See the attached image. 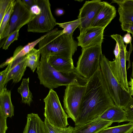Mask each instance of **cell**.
I'll return each instance as SVG.
<instances>
[{
  "label": "cell",
  "instance_id": "obj_31",
  "mask_svg": "<svg viewBox=\"0 0 133 133\" xmlns=\"http://www.w3.org/2000/svg\"><path fill=\"white\" fill-rule=\"evenodd\" d=\"M124 110L126 113L127 121L133 123V98Z\"/></svg>",
  "mask_w": 133,
  "mask_h": 133
},
{
  "label": "cell",
  "instance_id": "obj_15",
  "mask_svg": "<svg viewBox=\"0 0 133 133\" xmlns=\"http://www.w3.org/2000/svg\"><path fill=\"white\" fill-rule=\"evenodd\" d=\"M113 123L101 118L74 127L72 133H97Z\"/></svg>",
  "mask_w": 133,
  "mask_h": 133
},
{
  "label": "cell",
  "instance_id": "obj_39",
  "mask_svg": "<svg viewBox=\"0 0 133 133\" xmlns=\"http://www.w3.org/2000/svg\"><path fill=\"white\" fill-rule=\"evenodd\" d=\"M131 78L133 79V62L132 63V71L131 75Z\"/></svg>",
  "mask_w": 133,
  "mask_h": 133
},
{
  "label": "cell",
  "instance_id": "obj_13",
  "mask_svg": "<svg viewBox=\"0 0 133 133\" xmlns=\"http://www.w3.org/2000/svg\"><path fill=\"white\" fill-rule=\"evenodd\" d=\"M104 5L94 19L90 27L105 28L116 15V11L114 6L104 1Z\"/></svg>",
  "mask_w": 133,
  "mask_h": 133
},
{
  "label": "cell",
  "instance_id": "obj_9",
  "mask_svg": "<svg viewBox=\"0 0 133 133\" xmlns=\"http://www.w3.org/2000/svg\"><path fill=\"white\" fill-rule=\"evenodd\" d=\"M36 4L41 8V12L27 25V31L37 33L48 32L57 25L56 19L52 14L49 0H36Z\"/></svg>",
  "mask_w": 133,
  "mask_h": 133
},
{
  "label": "cell",
  "instance_id": "obj_25",
  "mask_svg": "<svg viewBox=\"0 0 133 133\" xmlns=\"http://www.w3.org/2000/svg\"><path fill=\"white\" fill-rule=\"evenodd\" d=\"M79 19H77L70 22L63 23H57L60 27L63 29L62 30L63 34L70 35L73 34L75 30L78 28L80 24Z\"/></svg>",
  "mask_w": 133,
  "mask_h": 133
},
{
  "label": "cell",
  "instance_id": "obj_36",
  "mask_svg": "<svg viewBox=\"0 0 133 133\" xmlns=\"http://www.w3.org/2000/svg\"><path fill=\"white\" fill-rule=\"evenodd\" d=\"M130 33V32H127V34H125L123 37V42L126 44L131 43L132 38Z\"/></svg>",
  "mask_w": 133,
  "mask_h": 133
},
{
  "label": "cell",
  "instance_id": "obj_18",
  "mask_svg": "<svg viewBox=\"0 0 133 133\" xmlns=\"http://www.w3.org/2000/svg\"><path fill=\"white\" fill-rule=\"evenodd\" d=\"M51 31L32 42L29 43L24 46H18L16 48L14 52L13 56L8 59L5 62L2 63L0 67L2 68L8 65L13 61L26 56L28 53L34 48V47L43 38L49 34Z\"/></svg>",
  "mask_w": 133,
  "mask_h": 133
},
{
  "label": "cell",
  "instance_id": "obj_28",
  "mask_svg": "<svg viewBox=\"0 0 133 133\" xmlns=\"http://www.w3.org/2000/svg\"><path fill=\"white\" fill-rule=\"evenodd\" d=\"M19 30H15L4 38L0 45V48L2 47L3 49L6 50L12 43L17 40L19 36Z\"/></svg>",
  "mask_w": 133,
  "mask_h": 133
},
{
  "label": "cell",
  "instance_id": "obj_21",
  "mask_svg": "<svg viewBox=\"0 0 133 133\" xmlns=\"http://www.w3.org/2000/svg\"><path fill=\"white\" fill-rule=\"evenodd\" d=\"M5 87L0 94V110L6 118L12 117L14 115V107L11 99V91Z\"/></svg>",
  "mask_w": 133,
  "mask_h": 133
},
{
  "label": "cell",
  "instance_id": "obj_10",
  "mask_svg": "<svg viewBox=\"0 0 133 133\" xmlns=\"http://www.w3.org/2000/svg\"><path fill=\"white\" fill-rule=\"evenodd\" d=\"M36 15L32 14L22 0H16L13 11L0 40L5 38L17 30L27 24Z\"/></svg>",
  "mask_w": 133,
  "mask_h": 133
},
{
  "label": "cell",
  "instance_id": "obj_35",
  "mask_svg": "<svg viewBox=\"0 0 133 133\" xmlns=\"http://www.w3.org/2000/svg\"><path fill=\"white\" fill-rule=\"evenodd\" d=\"M22 1L29 10L31 6L35 4H36V0H22Z\"/></svg>",
  "mask_w": 133,
  "mask_h": 133
},
{
  "label": "cell",
  "instance_id": "obj_11",
  "mask_svg": "<svg viewBox=\"0 0 133 133\" xmlns=\"http://www.w3.org/2000/svg\"><path fill=\"white\" fill-rule=\"evenodd\" d=\"M104 4V1L98 0L86 1L79 9L78 16L80 24L78 28L80 33L90 27L94 19Z\"/></svg>",
  "mask_w": 133,
  "mask_h": 133
},
{
  "label": "cell",
  "instance_id": "obj_7",
  "mask_svg": "<svg viewBox=\"0 0 133 133\" xmlns=\"http://www.w3.org/2000/svg\"><path fill=\"white\" fill-rule=\"evenodd\" d=\"M102 45L82 48L75 67L76 72L84 80L90 78L100 67Z\"/></svg>",
  "mask_w": 133,
  "mask_h": 133
},
{
  "label": "cell",
  "instance_id": "obj_22",
  "mask_svg": "<svg viewBox=\"0 0 133 133\" xmlns=\"http://www.w3.org/2000/svg\"><path fill=\"white\" fill-rule=\"evenodd\" d=\"M29 77L23 78L17 91L21 96L22 102L30 106L32 101L33 96L29 89Z\"/></svg>",
  "mask_w": 133,
  "mask_h": 133
},
{
  "label": "cell",
  "instance_id": "obj_4",
  "mask_svg": "<svg viewBox=\"0 0 133 133\" xmlns=\"http://www.w3.org/2000/svg\"><path fill=\"white\" fill-rule=\"evenodd\" d=\"M36 72L40 84L50 90L66 86L76 79L83 80L76 72L67 74L57 71L48 63L46 58L42 57Z\"/></svg>",
  "mask_w": 133,
  "mask_h": 133
},
{
  "label": "cell",
  "instance_id": "obj_38",
  "mask_svg": "<svg viewBox=\"0 0 133 133\" xmlns=\"http://www.w3.org/2000/svg\"><path fill=\"white\" fill-rule=\"evenodd\" d=\"M64 13V10L61 8L57 9L55 10V14L57 16H61L63 15Z\"/></svg>",
  "mask_w": 133,
  "mask_h": 133
},
{
  "label": "cell",
  "instance_id": "obj_33",
  "mask_svg": "<svg viewBox=\"0 0 133 133\" xmlns=\"http://www.w3.org/2000/svg\"><path fill=\"white\" fill-rule=\"evenodd\" d=\"M122 30L131 33L133 37V24L130 23H123L121 25Z\"/></svg>",
  "mask_w": 133,
  "mask_h": 133
},
{
  "label": "cell",
  "instance_id": "obj_27",
  "mask_svg": "<svg viewBox=\"0 0 133 133\" xmlns=\"http://www.w3.org/2000/svg\"><path fill=\"white\" fill-rule=\"evenodd\" d=\"M15 0H12L1 22L0 23V36L2 34L10 19L13 11Z\"/></svg>",
  "mask_w": 133,
  "mask_h": 133
},
{
  "label": "cell",
  "instance_id": "obj_16",
  "mask_svg": "<svg viewBox=\"0 0 133 133\" xmlns=\"http://www.w3.org/2000/svg\"><path fill=\"white\" fill-rule=\"evenodd\" d=\"M11 63V66L8 73L6 83L11 80L14 83H17L21 80L26 69V56Z\"/></svg>",
  "mask_w": 133,
  "mask_h": 133
},
{
  "label": "cell",
  "instance_id": "obj_1",
  "mask_svg": "<svg viewBox=\"0 0 133 133\" xmlns=\"http://www.w3.org/2000/svg\"><path fill=\"white\" fill-rule=\"evenodd\" d=\"M79 115L75 126L100 118L108 109L115 105L110 96L100 67L87 80Z\"/></svg>",
  "mask_w": 133,
  "mask_h": 133
},
{
  "label": "cell",
  "instance_id": "obj_29",
  "mask_svg": "<svg viewBox=\"0 0 133 133\" xmlns=\"http://www.w3.org/2000/svg\"><path fill=\"white\" fill-rule=\"evenodd\" d=\"M11 63L9 64L6 68L0 73V94L1 93L5 87L6 83L7 78L9 71L11 66Z\"/></svg>",
  "mask_w": 133,
  "mask_h": 133
},
{
  "label": "cell",
  "instance_id": "obj_19",
  "mask_svg": "<svg viewBox=\"0 0 133 133\" xmlns=\"http://www.w3.org/2000/svg\"><path fill=\"white\" fill-rule=\"evenodd\" d=\"M23 133H46L44 121L38 114L32 113L27 115Z\"/></svg>",
  "mask_w": 133,
  "mask_h": 133
},
{
  "label": "cell",
  "instance_id": "obj_2",
  "mask_svg": "<svg viewBox=\"0 0 133 133\" xmlns=\"http://www.w3.org/2000/svg\"><path fill=\"white\" fill-rule=\"evenodd\" d=\"M72 35L63 34L62 30H58L57 28L53 29L38 43L41 57L46 58L56 54L72 59L78 46Z\"/></svg>",
  "mask_w": 133,
  "mask_h": 133
},
{
  "label": "cell",
  "instance_id": "obj_32",
  "mask_svg": "<svg viewBox=\"0 0 133 133\" xmlns=\"http://www.w3.org/2000/svg\"><path fill=\"white\" fill-rule=\"evenodd\" d=\"M7 118L0 110V133H6L8 128L6 124Z\"/></svg>",
  "mask_w": 133,
  "mask_h": 133
},
{
  "label": "cell",
  "instance_id": "obj_26",
  "mask_svg": "<svg viewBox=\"0 0 133 133\" xmlns=\"http://www.w3.org/2000/svg\"><path fill=\"white\" fill-rule=\"evenodd\" d=\"M44 125L46 133H72L74 127L70 125L62 128L53 125L45 118Z\"/></svg>",
  "mask_w": 133,
  "mask_h": 133
},
{
  "label": "cell",
  "instance_id": "obj_20",
  "mask_svg": "<svg viewBox=\"0 0 133 133\" xmlns=\"http://www.w3.org/2000/svg\"><path fill=\"white\" fill-rule=\"evenodd\" d=\"M100 118L113 123L127 121L125 110L115 105L108 109Z\"/></svg>",
  "mask_w": 133,
  "mask_h": 133
},
{
  "label": "cell",
  "instance_id": "obj_8",
  "mask_svg": "<svg viewBox=\"0 0 133 133\" xmlns=\"http://www.w3.org/2000/svg\"><path fill=\"white\" fill-rule=\"evenodd\" d=\"M43 101L45 118L54 126L66 128L68 125V116L62 106L56 92L53 89L50 90Z\"/></svg>",
  "mask_w": 133,
  "mask_h": 133
},
{
  "label": "cell",
  "instance_id": "obj_37",
  "mask_svg": "<svg viewBox=\"0 0 133 133\" xmlns=\"http://www.w3.org/2000/svg\"><path fill=\"white\" fill-rule=\"evenodd\" d=\"M128 83L129 86H130L129 87V89L130 94L133 96V79L131 78L130 81Z\"/></svg>",
  "mask_w": 133,
  "mask_h": 133
},
{
  "label": "cell",
  "instance_id": "obj_3",
  "mask_svg": "<svg viewBox=\"0 0 133 133\" xmlns=\"http://www.w3.org/2000/svg\"><path fill=\"white\" fill-rule=\"evenodd\" d=\"M110 36L116 41V43L114 51L115 59L113 61H109L110 68L118 82L124 89L130 92L127 79L126 63V61H128V69L130 66V57L133 49L131 43L130 44L129 51H128L123 37L121 35L114 34Z\"/></svg>",
  "mask_w": 133,
  "mask_h": 133
},
{
  "label": "cell",
  "instance_id": "obj_30",
  "mask_svg": "<svg viewBox=\"0 0 133 133\" xmlns=\"http://www.w3.org/2000/svg\"><path fill=\"white\" fill-rule=\"evenodd\" d=\"M12 0H0V23Z\"/></svg>",
  "mask_w": 133,
  "mask_h": 133
},
{
  "label": "cell",
  "instance_id": "obj_14",
  "mask_svg": "<svg viewBox=\"0 0 133 133\" xmlns=\"http://www.w3.org/2000/svg\"><path fill=\"white\" fill-rule=\"evenodd\" d=\"M46 58L48 63L60 72L70 74L76 72L72 59L56 54L50 55Z\"/></svg>",
  "mask_w": 133,
  "mask_h": 133
},
{
  "label": "cell",
  "instance_id": "obj_24",
  "mask_svg": "<svg viewBox=\"0 0 133 133\" xmlns=\"http://www.w3.org/2000/svg\"><path fill=\"white\" fill-rule=\"evenodd\" d=\"M133 132V123L105 128L97 133H132Z\"/></svg>",
  "mask_w": 133,
  "mask_h": 133
},
{
  "label": "cell",
  "instance_id": "obj_5",
  "mask_svg": "<svg viewBox=\"0 0 133 133\" xmlns=\"http://www.w3.org/2000/svg\"><path fill=\"white\" fill-rule=\"evenodd\" d=\"M109 61L104 55H102L100 63L101 72L110 96L115 105L124 110L133 98L130 92L124 89L115 78Z\"/></svg>",
  "mask_w": 133,
  "mask_h": 133
},
{
  "label": "cell",
  "instance_id": "obj_6",
  "mask_svg": "<svg viewBox=\"0 0 133 133\" xmlns=\"http://www.w3.org/2000/svg\"><path fill=\"white\" fill-rule=\"evenodd\" d=\"M76 79L66 86L63 98L64 107L68 118L75 123L78 118L86 88Z\"/></svg>",
  "mask_w": 133,
  "mask_h": 133
},
{
  "label": "cell",
  "instance_id": "obj_12",
  "mask_svg": "<svg viewBox=\"0 0 133 133\" xmlns=\"http://www.w3.org/2000/svg\"><path fill=\"white\" fill-rule=\"evenodd\" d=\"M105 28L90 27L80 33L77 37L78 46L84 48L102 45Z\"/></svg>",
  "mask_w": 133,
  "mask_h": 133
},
{
  "label": "cell",
  "instance_id": "obj_17",
  "mask_svg": "<svg viewBox=\"0 0 133 133\" xmlns=\"http://www.w3.org/2000/svg\"><path fill=\"white\" fill-rule=\"evenodd\" d=\"M112 3L118 5V11L121 24H133V0H114Z\"/></svg>",
  "mask_w": 133,
  "mask_h": 133
},
{
  "label": "cell",
  "instance_id": "obj_34",
  "mask_svg": "<svg viewBox=\"0 0 133 133\" xmlns=\"http://www.w3.org/2000/svg\"><path fill=\"white\" fill-rule=\"evenodd\" d=\"M30 10L32 14L35 15H39L41 12L40 8L37 4H35L31 6Z\"/></svg>",
  "mask_w": 133,
  "mask_h": 133
},
{
  "label": "cell",
  "instance_id": "obj_23",
  "mask_svg": "<svg viewBox=\"0 0 133 133\" xmlns=\"http://www.w3.org/2000/svg\"><path fill=\"white\" fill-rule=\"evenodd\" d=\"M41 53L38 49L34 48L26 55L27 66L34 72L38 66Z\"/></svg>",
  "mask_w": 133,
  "mask_h": 133
}]
</instances>
